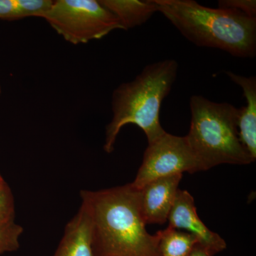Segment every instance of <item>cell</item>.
Here are the masks:
<instances>
[{"label":"cell","instance_id":"cell-1","mask_svg":"<svg viewBox=\"0 0 256 256\" xmlns=\"http://www.w3.org/2000/svg\"><path fill=\"white\" fill-rule=\"evenodd\" d=\"M80 194L92 218L94 256H159L158 236L148 233L143 220L140 190L128 184Z\"/></svg>","mask_w":256,"mask_h":256},{"label":"cell","instance_id":"cell-2","mask_svg":"<svg viewBox=\"0 0 256 256\" xmlns=\"http://www.w3.org/2000/svg\"><path fill=\"white\" fill-rule=\"evenodd\" d=\"M158 12L188 41L240 58L256 54V18L238 10L207 8L194 0H156Z\"/></svg>","mask_w":256,"mask_h":256},{"label":"cell","instance_id":"cell-3","mask_svg":"<svg viewBox=\"0 0 256 256\" xmlns=\"http://www.w3.org/2000/svg\"><path fill=\"white\" fill-rule=\"evenodd\" d=\"M178 67L173 60L150 64L132 82H124L114 90V116L106 130L104 148L106 152L114 151L120 131L126 124L141 128L148 143L166 132L160 124V108L176 80Z\"/></svg>","mask_w":256,"mask_h":256},{"label":"cell","instance_id":"cell-4","mask_svg":"<svg viewBox=\"0 0 256 256\" xmlns=\"http://www.w3.org/2000/svg\"><path fill=\"white\" fill-rule=\"evenodd\" d=\"M192 119L186 136L203 171L222 164H249L252 156L238 136V109L202 96L190 99Z\"/></svg>","mask_w":256,"mask_h":256},{"label":"cell","instance_id":"cell-5","mask_svg":"<svg viewBox=\"0 0 256 256\" xmlns=\"http://www.w3.org/2000/svg\"><path fill=\"white\" fill-rule=\"evenodd\" d=\"M42 18L74 45L100 40L114 30H124L116 16L96 0L53 1Z\"/></svg>","mask_w":256,"mask_h":256},{"label":"cell","instance_id":"cell-6","mask_svg":"<svg viewBox=\"0 0 256 256\" xmlns=\"http://www.w3.org/2000/svg\"><path fill=\"white\" fill-rule=\"evenodd\" d=\"M200 171H203L201 164L186 136L180 137L166 132L148 143L142 164L134 182L130 184L136 190H141L158 178Z\"/></svg>","mask_w":256,"mask_h":256},{"label":"cell","instance_id":"cell-7","mask_svg":"<svg viewBox=\"0 0 256 256\" xmlns=\"http://www.w3.org/2000/svg\"><path fill=\"white\" fill-rule=\"evenodd\" d=\"M168 220V226L178 230L183 229L192 234L197 239L198 244L213 256L226 248L225 240L208 228L200 218L194 200L186 190L178 188Z\"/></svg>","mask_w":256,"mask_h":256},{"label":"cell","instance_id":"cell-8","mask_svg":"<svg viewBox=\"0 0 256 256\" xmlns=\"http://www.w3.org/2000/svg\"><path fill=\"white\" fill-rule=\"evenodd\" d=\"M183 174L158 178L140 191V208L146 224H163L169 218Z\"/></svg>","mask_w":256,"mask_h":256},{"label":"cell","instance_id":"cell-9","mask_svg":"<svg viewBox=\"0 0 256 256\" xmlns=\"http://www.w3.org/2000/svg\"><path fill=\"white\" fill-rule=\"evenodd\" d=\"M92 222L84 205L66 226L64 234L53 256H94Z\"/></svg>","mask_w":256,"mask_h":256},{"label":"cell","instance_id":"cell-10","mask_svg":"<svg viewBox=\"0 0 256 256\" xmlns=\"http://www.w3.org/2000/svg\"><path fill=\"white\" fill-rule=\"evenodd\" d=\"M229 78L242 88L246 105L238 109V136L252 160L256 159V78L226 72Z\"/></svg>","mask_w":256,"mask_h":256},{"label":"cell","instance_id":"cell-11","mask_svg":"<svg viewBox=\"0 0 256 256\" xmlns=\"http://www.w3.org/2000/svg\"><path fill=\"white\" fill-rule=\"evenodd\" d=\"M118 20L124 30L141 26L158 12L156 0H100Z\"/></svg>","mask_w":256,"mask_h":256},{"label":"cell","instance_id":"cell-12","mask_svg":"<svg viewBox=\"0 0 256 256\" xmlns=\"http://www.w3.org/2000/svg\"><path fill=\"white\" fill-rule=\"evenodd\" d=\"M159 256H188L198 240L192 234L168 226L156 233Z\"/></svg>","mask_w":256,"mask_h":256},{"label":"cell","instance_id":"cell-13","mask_svg":"<svg viewBox=\"0 0 256 256\" xmlns=\"http://www.w3.org/2000/svg\"><path fill=\"white\" fill-rule=\"evenodd\" d=\"M52 2V0H0V20L42 18Z\"/></svg>","mask_w":256,"mask_h":256},{"label":"cell","instance_id":"cell-14","mask_svg":"<svg viewBox=\"0 0 256 256\" xmlns=\"http://www.w3.org/2000/svg\"><path fill=\"white\" fill-rule=\"evenodd\" d=\"M23 228L14 220L0 225V255L20 248V238Z\"/></svg>","mask_w":256,"mask_h":256},{"label":"cell","instance_id":"cell-15","mask_svg":"<svg viewBox=\"0 0 256 256\" xmlns=\"http://www.w3.org/2000/svg\"><path fill=\"white\" fill-rule=\"evenodd\" d=\"M15 204L9 185L0 188V225L14 220Z\"/></svg>","mask_w":256,"mask_h":256},{"label":"cell","instance_id":"cell-16","mask_svg":"<svg viewBox=\"0 0 256 256\" xmlns=\"http://www.w3.org/2000/svg\"><path fill=\"white\" fill-rule=\"evenodd\" d=\"M218 8L238 10L252 18H256L255 0H220Z\"/></svg>","mask_w":256,"mask_h":256},{"label":"cell","instance_id":"cell-17","mask_svg":"<svg viewBox=\"0 0 256 256\" xmlns=\"http://www.w3.org/2000/svg\"><path fill=\"white\" fill-rule=\"evenodd\" d=\"M188 256H213L204 247L196 244Z\"/></svg>","mask_w":256,"mask_h":256},{"label":"cell","instance_id":"cell-18","mask_svg":"<svg viewBox=\"0 0 256 256\" xmlns=\"http://www.w3.org/2000/svg\"><path fill=\"white\" fill-rule=\"evenodd\" d=\"M6 184H8V183L6 182V181H5L2 175L0 173V188H4V186H6Z\"/></svg>","mask_w":256,"mask_h":256},{"label":"cell","instance_id":"cell-19","mask_svg":"<svg viewBox=\"0 0 256 256\" xmlns=\"http://www.w3.org/2000/svg\"><path fill=\"white\" fill-rule=\"evenodd\" d=\"M1 94H2V87H1V85H0V95H1Z\"/></svg>","mask_w":256,"mask_h":256}]
</instances>
